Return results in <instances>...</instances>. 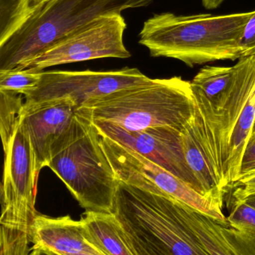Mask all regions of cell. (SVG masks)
<instances>
[{
	"mask_svg": "<svg viewBox=\"0 0 255 255\" xmlns=\"http://www.w3.org/2000/svg\"><path fill=\"white\" fill-rule=\"evenodd\" d=\"M113 213L135 255H237L230 226L168 194L119 180Z\"/></svg>",
	"mask_w": 255,
	"mask_h": 255,
	"instance_id": "6da1fadb",
	"label": "cell"
},
{
	"mask_svg": "<svg viewBox=\"0 0 255 255\" xmlns=\"http://www.w3.org/2000/svg\"><path fill=\"white\" fill-rule=\"evenodd\" d=\"M255 87V56L234 66L204 67L191 81L199 142L224 192L231 135Z\"/></svg>",
	"mask_w": 255,
	"mask_h": 255,
	"instance_id": "7a4b0ae2",
	"label": "cell"
},
{
	"mask_svg": "<svg viewBox=\"0 0 255 255\" xmlns=\"http://www.w3.org/2000/svg\"><path fill=\"white\" fill-rule=\"evenodd\" d=\"M253 11L224 15L154 14L146 20L139 44L153 57L171 58L189 68L242 57L240 40Z\"/></svg>",
	"mask_w": 255,
	"mask_h": 255,
	"instance_id": "3957f363",
	"label": "cell"
},
{
	"mask_svg": "<svg viewBox=\"0 0 255 255\" xmlns=\"http://www.w3.org/2000/svg\"><path fill=\"white\" fill-rule=\"evenodd\" d=\"M92 121L107 122L129 131L156 127L183 129L194 120L191 82L181 77L147 78L84 107Z\"/></svg>",
	"mask_w": 255,
	"mask_h": 255,
	"instance_id": "277c9868",
	"label": "cell"
},
{
	"mask_svg": "<svg viewBox=\"0 0 255 255\" xmlns=\"http://www.w3.org/2000/svg\"><path fill=\"white\" fill-rule=\"evenodd\" d=\"M153 0H41L21 26L0 44V71L26 62L97 17L142 8Z\"/></svg>",
	"mask_w": 255,
	"mask_h": 255,
	"instance_id": "5b68a950",
	"label": "cell"
},
{
	"mask_svg": "<svg viewBox=\"0 0 255 255\" xmlns=\"http://www.w3.org/2000/svg\"><path fill=\"white\" fill-rule=\"evenodd\" d=\"M4 153L0 255H29L31 227L37 215L35 204L39 172L20 119Z\"/></svg>",
	"mask_w": 255,
	"mask_h": 255,
	"instance_id": "8992f818",
	"label": "cell"
},
{
	"mask_svg": "<svg viewBox=\"0 0 255 255\" xmlns=\"http://www.w3.org/2000/svg\"><path fill=\"white\" fill-rule=\"evenodd\" d=\"M48 167L85 210L113 213L119 180L103 150L99 132L91 118L53 156Z\"/></svg>",
	"mask_w": 255,
	"mask_h": 255,
	"instance_id": "52a82bcc",
	"label": "cell"
},
{
	"mask_svg": "<svg viewBox=\"0 0 255 255\" xmlns=\"http://www.w3.org/2000/svg\"><path fill=\"white\" fill-rule=\"evenodd\" d=\"M126 28L121 13L97 17L29 59L19 70L42 71L49 67L102 58H129L131 53L123 41Z\"/></svg>",
	"mask_w": 255,
	"mask_h": 255,
	"instance_id": "ba28073f",
	"label": "cell"
},
{
	"mask_svg": "<svg viewBox=\"0 0 255 255\" xmlns=\"http://www.w3.org/2000/svg\"><path fill=\"white\" fill-rule=\"evenodd\" d=\"M147 78L138 68L108 71H43L38 86L23 95L24 104L71 98L79 107H84L116 91L142 83Z\"/></svg>",
	"mask_w": 255,
	"mask_h": 255,
	"instance_id": "9c48e42d",
	"label": "cell"
},
{
	"mask_svg": "<svg viewBox=\"0 0 255 255\" xmlns=\"http://www.w3.org/2000/svg\"><path fill=\"white\" fill-rule=\"evenodd\" d=\"M83 107L71 98L26 105L20 122L27 132L37 170L48 167L53 156L78 132L87 118Z\"/></svg>",
	"mask_w": 255,
	"mask_h": 255,
	"instance_id": "30bf717a",
	"label": "cell"
},
{
	"mask_svg": "<svg viewBox=\"0 0 255 255\" xmlns=\"http://www.w3.org/2000/svg\"><path fill=\"white\" fill-rule=\"evenodd\" d=\"M92 122L101 135L135 150L203 195L201 185L185 157L182 138L185 128L180 129L171 127H156L129 131L107 122Z\"/></svg>",
	"mask_w": 255,
	"mask_h": 255,
	"instance_id": "8fae6325",
	"label": "cell"
},
{
	"mask_svg": "<svg viewBox=\"0 0 255 255\" xmlns=\"http://www.w3.org/2000/svg\"><path fill=\"white\" fill-rule=\"evenodd\" d=\"M124 180L128 184L156 194L166 193L173 198L208 215L225 226L228 219L222 206L204 196L188 183L171 174L140 153L131 152L123 165Z\"/></svg>",
	"mask_w": 255,
	"mask_h": 255,
	"instance_id": "7c38bea8",
	"label": "cell"
},
{
	"mask_svg": "<svg viewBox=\"0 0 255 255\" xmlns=\"http://www.w3.org/2000/svg\"><path fill=\"white\" fill-rule=\"evenodd\" d=\"M31 255H103L91 243L81 221L37 214L30 231Z\"/></svg>",
	"mask_w": 255,
	"mask_h": 255,
	"instance_id": "4fadbf2b",
	"label": "cell"
},
{
	"mask_svg": "<svg viewBox=\"0 0 255 255\" xmlns=\"http://www.w3.org/2000/svg\"><path fill=\"white\" fill-rule=\"evenodd\" d=\"M91 243L103 255H135L114 213L86 210L80 219Z\"/></svg>",
	"mask_w": 255,
	"mask_h": 255,
	"instance_id": "5bb4252c",
	"label": "cell"
},
{
	"mask_svg": "<svg viewBox=\"0 0 255 255\" xmlns=\"http://www.w3.org/2000/svg\"><path fill=\"white\" fill-rule=\"evenodd\" d=\"M182 138L186 162L199 182L203 195L222 207L225 192L219 186L217 178L207 162L199 142L194 120L183 129Z\"/></svg>",
	"mask_w": 255,
	"mask_h": 255,
	"instance_id": "9a60e30c",
	"label": "cell"
},
{
	"mask_svg": "<svg viewBox=\"0 0 255 255\" xmlns=\"http://www.w3.org/2000/svg\"><path fill=\"white\" fill-rule=\"evenodd\" d=\"M255 120V87L231 135L228 162V183L229 187L237 180L245 149L249 142Z\"/></svg>",
	"mask_w": 255,
	"mask_h": 255,
	"instance_id": "2e32d148",
	"label": "cell"
},
{
	"mask_svg": "<svg viewBox=\"0 0 255 255\" xmlns=\"http://www.w3.org/2000/svg\"><path fill=\"white\" fill-rule=\"evenodd\" d=\"M227 218L237 255H255V209L234 200Z\"/></svg>",
	"mask_w": 255,
	"mask_h": 255,
	"instance_id": "e0dca14e",
	"label": "cell"
},
{
	"mask_svg": "<svg viewBox=\"0 0 255 255\" xmlns=\"http://www.w3.org/2000/svg\"><path fill=\"white\" fill-rule=\"evenodd\" d=\"M0 44L8 39L41 0H0Z\"/></svg>",
	"mask_w": 255,
	"mask_h": 255,
	"instance_id": "ac0fdd59",
	"label": "cell"
},
{
	"mask_svg": "<svg viewBox=\"0 0 255 255\" xmlns=\"http://www.w3.org/2000/svg\"><path fill=\"white\" fill-rule=\"evenodd\" d=\"M21 94L0 91V132L3 150L8 147L10 139L20 122L23 103Z\"/></svg>",
	"mask_w": 255,
	"mask_h": 255,
	"instance_id": "d6986e66",
	"label": "cell"
},
{
	"mask_svg": "<svg viewBox=\"0 0 255 255\" xmlns=\"http://www.w3.org/2000/svg\"><path fill=\"white\" fill-rule=\"evenodd\" d=\"M43 71L30 69H12L0 71V91L24 95L38 86Z\"/></svg>",
	"mask_w": 255,
	"mask_h": 255,
	"instance_id": "ffe728a7",
	"label": "cell"
},
{
	"mask_svg": "<svg viewBox=\"0 0 255 255\" xmlns=\"http://www.w3.org/2000/svg\"><path fill=\"white\" fill-rule=\"evenodd\" d=\"M242 57L255 56V10L245 26L240 40Z\"/></svg>",
	"mask_w": 255,
	"mask_h": 255,
	"instance_id": "44dd1931",
	"label": "cell"
},
{
	"mask_svg": "<svg viewBox=\"0 0 255 255\" xmlns=\"http://www.w3.org/2000/svg\"><path fill=\"white\" fill-rule=\"evenodd\" d=\"M234 189L232 195L234 200H240L248 195L255 194V173L238 179L229 186Z\"/></svg>",
	"mask_w": 255,
	"mask_h": 255,
	"instance_id": "7402d4cb",
	"label": "cell"
},
{
	"mask_svg": "<svg viewBox=\"0 0 255 255\" xmlns=\"http://www.w3.org/2000/svg\"><path fill=\"white\" fill-rule=\"evenodd\" d=\"M255 173V138L249 140L240 165L237 180Z\"/></svg>",
	"mask_w": 255,
	"mask_h": 255,
	"instance_id": "603a6c76",
	"label": "cell"
},
{
	"mask_svg": "<svg viewBox=\"0 0 255 255\" xmlns=\"http://www.w3.org/2000/svg\"><path fill=\"white\" fill-rule=\"evenodd\" d=\"M225 0H201L203 6L207 10L216 9L219 8Z\"/></svg>",
	"mask_w": 255,
	"mask_h": 255,
	"instance_id": "cb8c5ba5",
	"label": "cell"
},
{
	"mask_svg": "<svg viewBox=\"0 0 255 255\" xmlns=\"http://www.w3.org/2000/svg\"><path fill=\"white\" fill-rule=\"evenodd\" d=\"M237 201H243L248 205L251 206V207L255 209V194L248 195V196L245 197V198H242V199L237 200Z\"/></svg>",
	"mask_w": 255,
	"mask_h": 255,
	"instance_id": "d4e9b609",
	"label": "cell"
},
{
	"mask_svg": "<svg viewBox=\"0 0 255 255\" xmlns=\"http://www.w3.org/2000/svg\"><path fill=\"white\" fill-rule=\"evenodd\" d=\"M254 138H255V122H254L253 128H252V134H251L249 140L254 139Z\"/></svg>",
	"mask_w": 255,
	"mask_h": 255,
	"instance_id": "484cf974",
	"label": "cell"
}]
</instances>
